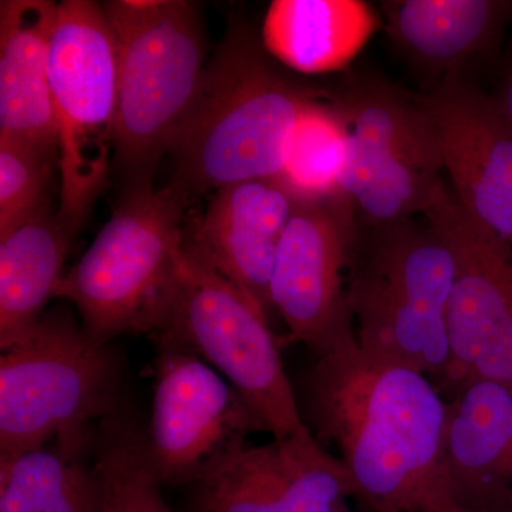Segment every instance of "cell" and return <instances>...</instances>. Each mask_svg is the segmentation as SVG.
Wrapping results in <instances>:
<instances>
[{
    "label": "cell",
    "mask_w": 512,
    "mask_h": 512,
    "mask_svg": "<svg viewBox=\"0 0 512 512\" xmlns=\"http://www.w3.org/2000/svg\"><path fill=\"white\" fill-rule=\"evenodd\" d=\"M448 400L429 377L365 355L357 342L315 357L308 427L373 512H467L446 466Z\"/></svg>",
    "instance_id": "obj_1"
},
{
    "label": "cell",
    "mask_w": 512,
    "mask_h": 512,
    "mask_svg": "<svg viewBox=\"0 0 512 512\" xmlns=\"http://www.w3.org/2000/svg\"><path fill=\"white\" fill-rule=\"evenodd\" d=\"M318 94L292 82L245 23L232 19L171 153L175 183L218 191L278 178L296 124Z\"/></svg>",
    "instance_id": "obj_2"
},
{
    "label": "cell",
    "mask_w": 512,
    "mask_h": 512,
    "mask_svg": "<svg viewBox=\"0 0 512 512\" xmlns=\"http://www.w3.org/2000/svg\"><path fill=\"white\" fill-rule=\"evenodd\" d=\"M454 281L453 251L423 215L421 221L409 218L359 235L348 274L359 349L429 377L446 397L447 311Z\"/></svg>",
    "instance_id": "obj_3"
},
{
    "label": "cell",
    "mask_w": 512,
    "mask_h": 512,
    "mask_svg": "<svg viewBox=\"0 0 512 512\" xmlns=\"http://www.w3.org/2000/svg\"><path fill=\"white\" fill-rule=\"evenodd\" d=\"M187 190L130 181L92 245L57 285L55 298L76 306L100 342L124 333L157 336L170 320L184 247Z\"/></svg>",
    "instance_id": "obj_4"
},
{
    "label": "cell",
    "mask_w": 512,
    "mask_h": 512,
    "mask_svg": "<svg viewBox=\"0 0 512 512\" xmlns=\"http://www.w3.org/2000/svg\"><path fill=\"white\" fill-rule=\"evenodd\" d=\"M121 365L66 308L0 356V464L57 443L92 447L97 424L121 409Z\"/></svg>",
    "instance_id": "obj_5"
},
{
    "label": "cell",
    "mask_w": 512,
    "mask_h": 512,
    "mask_svg": "<svg viewBox=\"0 0 512 512\" xmlns=\"http://www.w3.org/2000/svg\"><path fill=\"white\" fill-rule=\"evenodd\" d=\"M104 10L119 49L114 158L130 181L151 178L171 153L207 69L200 13L187 0H111Z\"/></svg>",
    "instance_id": "obj_6"
},
{
    "label": "cell",
    "mask_w": 512,
    "mask_h": 512,
    "mask_svg": "<svg viewBox=\"0 0 512 512\" xmlns=\"http://www.w3.org/2000/svg\"><path fill=\"white\" fill-rule=\"evenodd\" d=\"M49 89L62 174L60 220L76 234L109 173L119 101V49L104 6L57 3Z\"/></svg>",
    "instance_id": "obj_7"
},
{
    "label": "cell",
    "mask_w": 512,
    "mask_h": 512,
    "mask_svg": "<svg viewBox=\"0 0 512 512\" xmlns=\"http://www.w3.org/2000/svg\"><path fill=\"white\" fill-rule=\"evenodd\" d=\"M332 103L348 138L340 192L367 227L423 215L444 183V167L419 96L375 74H356Z\"/></svg>",
    "instance_id": "obj_8"
},
{
    "label": "cell",
    "mask_w": 512,
    "mask_h": 512,
    "mask_svg": "<svg viewBox=\"0 0 512 512\" xmlns=\"http://www.w3.org/2000/svg\"><path fill=\"white\" fill-rule=\"evenodd\" d=\"M157 340L190 350L251 406L272 439L308 429L265 312L185 251L173 312Z\"/></svg>",
    "instance_id": "obj_9"
},
{
    "label": "cell",
    "mask_w": 512,
    "mask_h": 512,
    "mask_svg": "<svg viewBox=\"0 0 512 512\" xmlns=\"http://www.w3.org/2000/svg\"><path fill=\"white\" fill-rule=\"evenodd\" d=\"M423 217L446 239L456 261L447 311L446 399L470 383L512 386V245L471 220L444 183Z\"/></svg>",
    "instance_id": "obj_10"
},
{
    "label": "cell",
    "mask_w": 512,
    "mask_h": 512,
    "mask_svg": "<svg viewBox=\"0 0 512 512\" xmlns=\"http://www.w3.org/2000/svg\"><path fill=\"white\" fill-rule=\"evenodd\" d=\"M156 383L146 429L148 460L161 485H195L249 436L266 433L251 406L190 350L157 340Z\"/></svg>",
    "instance_id": "obj_11"
},
{
    "label": "cell",
    "mask_w": 512,
    "mask_h": 512,
    "mask_svg": "<svg viewBox=\"0 0 512 512\" xmlns=\"http://www.w3.org/2000/svg\"><path fill=\"white\" fill-rule=\"evenodd\" d=\"M345 197L296 201L276 254L271 302L313 356L356 342L348 274L359 229Z\"/></svg>",
    "instance_id": "obj_12"
},
{
    "label": "cell",
    "mask_w": 512,
    "mask_h": 512,
    "mask_svg": "<svg viewBox=\"0 0 512 512\" xmlns=\"http://www.w3.org/2000/svg\"><path fill=\"white\" fill-rule=\"evenodd\" d=\"M349 498V471L308 427L239 448L192 485L191 512H352Z\"/></svg>",
    "instance_id": "obj_13"
},
{
    "label": "cell",
    "mask_w": 512,
    "mask_h": 512,
    "mask_svg": "<svg viewBox=\"0 0 512 512\" xmlns=\"http://www.w3.org/2000/svg\"><path fill=\"white\" fill-rule=\"evenodd\" d=\"M419 99L429 114L453 194L468 217L512 245V127L463 74H450Z\"/></svg>",
    "instance_id": "obj_14"
},
{
    "label": "cell",
    "mask_w": 512,
    "mask_h": 512,
    "mask_svg": "<svg viewBox=\"0 0 512 512\" xmlns=\"http://www.w3.org/2000/svg\"><path fill=\"white\" fill-rule=\"evenodd\" d=\"M295 205L276 178L228 185L214 192L191 235H184L185 251L241 289L269 318L276 254Z\"/></svg>",
    "instance_id": "obj_15"
},
{
    "label": "cell",
    "mask_w": 512,
    "mask_h": 512,
    "mask_svg": "<svg viewBox=\"0 0 512 512\" xmlns=\"http://www.w3.org/2000/svg\"><path fill=\"white\" fill-rule=\"evenodd\" d=\"M446 466L467 512H512V386L467 384L448 399Z\"/></svg>",
    "instance_id": "obj_16"
},
{
    "label": "cell",
    "mask_w": 512,
    "mask_h": 512,
    "mask_svg": "<svg viewBox=\"0 0 512 512\" xmlns=\"http://www.w3.org/2000/svg\"><path fill=\"white\" fill-rule=\"evenodd\" d=\"M57 3L0 2V137L57 154L49 45Z\"/></svg>",
    "instance_id": "obj_17"
},
{
    "label": "cell",
    "mask_w": 512,
    "mask_h": 512,
    "mask_svg": "<svg viewBox=\"0 0 512 512\" xmlns=\"http://www.w3.org/2000/svg\"><path fill=\"white\" fill-rule=\"evenodd\" d=\"M512 3L501 0H392L383 3L394 46L419 69L444 79L490 52ZM440 79V80H441Z\"/></svg>",
    "instance_id": "obj_18"
},
{
    "label": "cell",
    "mask_w": 512,
    "mask_h": 512,
    "mask_svg": "<svg viewBox=\"0 0 512 512\" xmlns=\"http://www.w3.org/2000/svg\"><path fill=\"white\" fill-rule=\"evenodd\" d=\"M379 28L372 6L359 0H275L262 29L266 52L299 73L346 69Z\"/></svg>",
    "instance_id": "obj_19"
},
{
    "label": "cell",
    "mask_w": 512,
    "mask_h": 512,
    "mask_svg": "<svg viewBox=\"0 0 512 512\" xmlns=\"http://www.w3.org/2000/svg\"><path fill=\"white\" fill-rule=\"evenodd\" d=\"M49 205L0 237V348L28 336L55 298L74 237Z\"/></svg>",
    "instance_id": "obj_20"
},
{
    "label": "cell",
    "mask_w": 512,
    "mask_h": 512,
    "mask_svg": "<svg viewBox=\"0 0 512 512\" xmlns=\"http://www.w3.org/2000/svg\"><path fill=\"white\" fill-rule=\"evenodd\" d=\"M92 457L104 484V512H175L148 460L146 429L128 410L97 424Z\"/></svg>",
    "instance_id": "obj_21"
},
{
    "label": "cell",
    "mask_w": 512,
    "mask_h": 512,
    "mask_svg": "<svg viewBox=\"0 0 512 512\" xmlns=\"http://www.w3.org/2000/svg\"><path fill=\"white\" fill-rule=\"evenodd\" d=\"M348 158V138L339 111L315 100L296 124L276 180L296 201H320L343 195L340 178Z\"/></svg>",
    "instance_id": "obj_22"
},
{
    "label": "cell",
    "mask_w": 512,
    "mask_h": 512,
    "mask_svg": "<svg viewBox=\"0 0 512 512\" xmlns=\"http://www.w3.org/2000/svg\"><path fill=\"white\" fill-rule=\"evenodd\" d=\"M56 153L0 137V237L46 208Z\"/></svg>",
    "instance_id": "obj_23"
},
{
    "label": "cell",
    "mask_w": 512,
    "mask_h": 512,
    "mask_svg": "<svg viewBox=\"0 0 512 512\" xmlns=\"http://www.w3.org/2000/svg\"><path fill=\"white\" fill-rule=\"evenodd\" d=\"M57 443L0 464V512H40L50 478L62 464Z\"/></svg>",
    "instance_id": "obj_24"
},
{
    "label": "cell",
    "mask_w": 512,
    "mask_h": 512,
    "mask_svg": "<svg viewBox=\"0 0 512 512\" xmlns=\"http://www.w3.org/2000/svg\"><path fill=\"white\" fill-rule=\"evenodd\" d=\"M63 450L66 454L47 484L40 512H104V484L92 448Z\"/></svg>",
    "instance_id": "obj_25"
},
{
    "label": "cell",
    "mask_w": 512,
    "mask_h": 512,
    "mask_svg": "<svg viewBox=\"0 0 512 512\" xmlns=\"http://www.w3.org/2000/svg\"><path fill=\"white\" fill-rule=\"evenodd\" d=\"M495 100H497L498 106H500L501 111H503L505 119H507L512 127V67L507 77H505L500 94L495 97Z\"/></svg>",
    "instance_id": "obj_26"
}]
</instances>
